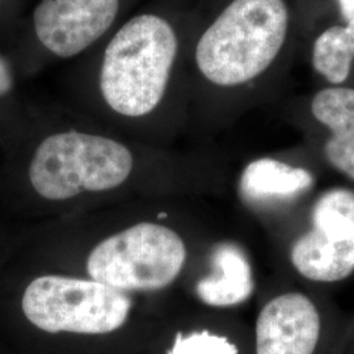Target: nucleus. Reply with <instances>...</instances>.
I'll list each match as a JSON object with an SVG mask.
<instances>
[{"instance_id": "nucleus-1", "label": "nucleus", "mask_w": 354, "mask_h": 354, "mask_svg": "<svg viewBox=\"0 0 354 354\" xmlns=\"http://www.w3.org/2000/svg\"><path fill=\"white\" fill-rule=\"evenodd\" d=\"M299 50L294 0H228L197 39L194 64L213 88L272 97Z\"/></svg>"}, {"instance_id": "nucleus-2", "label": "nucleus", "mask_w": 354, "mask_h": 354, "mask_svg": "<svg viewBox=\"0 0 354 354\" xmlns=\"http://www.w3.org/2000/svg\"><path fill=\"white\" fill-rule=\"evenodd\" d=\"M270 241L286 279L328 291L353 279L354 187L320 188Z\"/></svg>"}, {"instance_id": "nucleus-3", "label": "nucleus", "mask_w": 354, "mask_h": 354, "mask_svg": "<svg viewBox=\"0 0 354 354\" xmlns=\"http://www.w3.org/2000/svg\"><path fill=\"white\" fill-rule=\"evenodd\" d=\"M178 39L174 26L156 15L129 20L108 44L100 89L115 113L142 117L160 104L176 61Z\"/></svg>"}, {"instance_id": "nucleus-4", "label": "nucleus", "mask_w": 354, "mask_h": 354, "mask_svg": "<svg viewBox=\"0 0 354 354\" xmlns=\"http://www.w3.org/2000/svg\"><path fill=\"white\" fill-rule=\"evenodd\" d=\"M133 167L131 152L117 140L80 131L55 133L30 153L20 192L44 201H66L121 187Z\"/></svg>"}, {"instance_id": "nucleus-5", "label": "nucleus", "mask_w": 354, "mask_h": 354, "mask_svg": "<svg viewBox=\"0 0 354 354\" xmlns=\"http://www.w3.org/2000/svg\"><path fill=\"white\" fill-rule=\"evenodd\" d=\"M349 322L328 290L279 274L251 327L252 354H342Z\"/></svg>"}, {"instance_id": "nucleus-6", "label": "nucleus", "mask_w": 354, "mask_h": 354, "mask_svg": "<svg viewBox=\"0 0 354 354\" xmlns=\"http://www.w3.org/2000/svg\"><path fill=\"white\" fill-rule=\"evenodd\" d=\"M188 245L174 228L143 222L100 241L87 259L88 279L124 292L162 290L188 263Z\"/></svg>"}, {"instance_id": "nucleus-7", "label": "nucleus", "mask_w": 354, "mask_h": 354, "mask_svg": "<svg viewBox=\"0 0 354 354\" xmlns=\"http://www.w3.org/2000/svg\"><path fill=\"white\" fill-rule=\"evenodd\" d=\"M326 174L317 155L301 140L250 160L238 178V194L270 236L304 210Z\"/></svg>"}, {"instance_id": "nucleus-8", "label": "nucleus", "mask_w": 354, "mask_h": 354, "mask_svg": "<svg viewBox=\"0 0 354 354\" xmlns=\"http://www.w3.org/2000/svg\"><path fill=\"white\" fill-rule=\"evenodd\" d=\"M282 117L327 172L354 187V83L317 84L285 102Z\"/></svg>"}, {"instance_id": "nucleus-9", "label": "nucleus", "mask_w": 354, "mask_h": 354, "mask_svg": "<svg viewBox=\"0 0 354 354\" xmlns=\"http://www.w3.org/2000/svg\"><path fill=\"white\" fill-rule=\"evenodd\" d=\"M120 0H42L33 12L38 41L61 58L86 50L112 26Z\"/></svg>"}, {"instance_id": "nucleus-10", "label": "nucleus", "mask_w": 354, "mask_h": 354, "mask_svg": "<svg viewBox=\"0 0 354 354\" xmlns=\"http://www.w3.org/2000/svg\"><path fill=\"white\" fill-rule=\"evenodd\" d=\"M207 270L196 279V299L210 311L223 313L248 304L257 290L252 260L241 243L219 241L206 254Z\"/></svg>"}, {"instance_id": "nucleus-11", "label": "nucleus", "mask_w": 354, "mask_h": 354, "mask_svg": "<svg viewBox=\"0 0 354 354\" xmlns=\"http://www.w3.org/2000/svg\"><path fill=\"white\" fill-rule=\"evenodd\" d=\"M146 354H252L251 327L227 315H203L152 336Z\"/></svg>"}, {"instance_id": "nucleus-12", "label": "nucleus", "mask_w": 354, "mask_h": 354, "mask_svg": "<svg viewBox=\"0 0 354 354\" xmlns=\"http://www.w3.org/2000/svg\"><path fill=\"white\" fill-rule=\"evenodd\" d=\"M302 48L317 86L354 83V19L319 28Z\"/></svg>"}, {"instance_id": "nucleus-13", "label": "nucleus", "mask_w": 354, "mask_h": 354, "mask_svg": "<svg viewBox=\"0 0 354 354\" xmlns=\"http://www.w3.org/2000/svg\"><path fill=\"white\" fill-rule=\"evenodd\" d=\"M294 8L301 49L304 41L319 28L354 19V0H294Z\"/></svg>"}, {"instance_id": "nucleus-14", "label": "nucleus", "mask_w": 354, "mask_h": 354, "mask_svg": "<svg viewBox=\"0 0 354 354\" xmlns=\"http://www.w3.org/2000/svg\"><path fill=\"white\" fill-rule=\"evenodd\" d=\"M15 87L12 70L6 58L0 54V100L8 97Z\"/></svg>"}, {"instance_id": "nucleus-15", "label": "nucleus", "mask_w": 354, "mask_h": 354, "mask_svg": "<svg viewBox=\"0 0 354 354\" xmlns=\"http://www.w3.org/2000/svg\"><path fill=\"white\" fill-rule=\"evenodd\" d=\"M342 354H354V313L351 315L349 328L346 332L344 345H342Z\"/></svg>"}, {"instance_id": "nucleus-16", "label": "nucleus", "mask_w": 354, "mask_h": 354, "mask_svg": "<svg viewBox=\"0 0 354 354\" xmlns=\"http://www.w3.org/2000/svg\"><path fill=\"white\" fill-rule=\"evenodd\" d=\"M0 354H20L15 348L12 346V351L10 349H6V348H0Z\"/></svg>"}]
</instances>
